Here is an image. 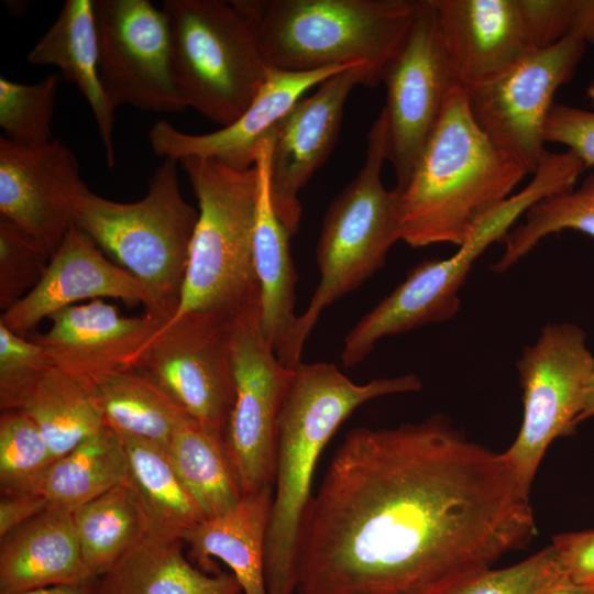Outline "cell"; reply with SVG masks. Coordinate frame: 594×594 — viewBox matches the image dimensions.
<instances>
[{"label": "cell", "instance_id": "obj_38", "mask_svg": "<svg viewBox=\"0 0 594 594\" xmlns=\"http://www.w3.org/2000/svg\"><path fill=\"white\" fill-rule=\"evenodd\" d=\"M50 255L29 234L0 217V308L24 297L42 278Z\"/></svg>", "mask_w": 594, "mask_h": 594}, {"label": "cell", "instance_id": "obj_22", "mask_svg": "<svg viewBox=\"0 0 594 594\" xmlns=\"http://www.w3.org/2000/svg\"><path fill=\"white\" fill-rule=\"evenodd\" d=\"M276 129L262 142L255 168L257 205L254 227V266L260 287V328L275 351L283 353L294 330L297 273L289 249L292 237L271 198L270 166Z\"/></svg>", "mask_w": 594, "mask_h": 594}, {"label": "cell", "instance_id": "obj_24", "mask_svg": "<svg viewBox=\"0 0 594 594\" xmlns=\"http://www.w3.org/2000/svg\"><path fill=\"white\" fill-rule=\"evenodd\" d=\"M183 540L150 525L144 535L96 581V594H239L232 573L194 566Z\"/></svg>", "mask_w": 594, "mask_h": 594}, {"label": "cell", "instance_id": "obj_15", "mask_svg": "<svg viewBox=\"0 0 594 594\" xmlns=\"http://www.w3.org/2000/svg\"><path fill=\"white\" fill-rule=\"evenodd\" d=\"M387 161L396 189L408 183L441 116L450 90L458 85L440 35L431 0H418L416 14L399 50L387 64ZM460 85V84H459Z\"/></svg>", "mask_w": 594, "mask_h": 594}, {"label": "cell", "instance_id": "obj_30", "mask_svg": "<svg viewBox=\"0 0 594 594\" xmlns=\"http://www.w3.org/2000/svg\"><path fill=\"white\" fill-rule=\"evenodd\" d=\"M128 479V458L122 439L108 427L81 441L55 460L40 494L50 507L74 512Z\"/></svg>", "mask_w": 594, "mask_h": 594}, {"label": "cell", "instance_id": "obj_17", "mask_svg": "<svg viewBox=\"0 0 594 594\" xmlns=\"http://www.w3.org/2000/svg\"><path fill=\"white\" fill-rule=\"evenodd\" d=\"M367 87V73L356 64L302 97L276 127L271 155L270 191L274 209L289 232H298L299 193L330 156L339 138L344 105L353 88Z\"/></svg>", "mask_w": 594, "mask_h": 594}, {"label": "cell", "instance_id": "obj_21", "mask_svg": "<svg viewBox=\"0 0 594 594\" xmlns=\"http://www.w3.org/2000/svg\"><path fill=\"white\" fill-rule=\"evenodd\" d=\"M458 82H490L531 52L518 0H431Z\"/></svg>", "mask_w": 594, "mask_h": 594}, {"label": "cell", "instance_id": "obj_34", "mask_svg": "<svg viewBox=\"0 0 594 594\" xmlns=\"http://www.w3.org/2000/svg\"><path fill=\"white\" fill-rule=\"evenodd\" d=\"M56 458L35 424L20 410L0 417V487L2 496L38 493Z\"/></svg>", "mask_w": 594, "mask_h": 594}, {"label": "cell", "instance_id": "obj_4", "mask_svg": "<svg viewBox=\"0 0 594 594\" xmlns=\"http://www.w3.org/2000/svg\"><path fill=\"white\" fill-rule=\"evenodd\" d=\"M178 163L197 198L198 219L180 300L165 323L191 312L234 319L260 304L253 252L256 168L234 169L205 157Z\"/></svg>", "mask_w": 594, "mask_h": 594}, {"label": "cell", "instance_id": "obj_25", "mask_svg": "<svg viewBox=\"0 0 594 594\" xmlns=\"http://www.w3.org/2000/svg\"><path fill=\"white\" fill-rule=\"evenodd\" d=\"M32 65L55 66L74 84L94 113L109 167L116 163L114 109L99 75L98 37L91 0H67L56 20L29 52Z\"/></svg>", "mask_w": 594, "mask_h": 594}, {"label": "cell", "instance_id": "obj_45", "mask_svg": "<svg viewBox=\"0 0 594 594\" xmlns=\"http://www.w3.org/2000/svg\"><path fill=\"white\" fill-rule=\"evenodd\" d=\"M594 416V370L585 386L582 408L578 417L576 424Z\"/></svg>", "mask_w": 594, "mask_h": 594}, {"label": "cell", "instance_id": "obj_16", "mask_svg": "<svg viewBox=\"0 0 594 594\" xmlns=\"http://www.w3.org/2000/svg\"><path fill=\"white\" fill-rule=\"evenodd\" d=\"M88 190L76 155L61 141L23 147L0 138V217L33 238L50 257L75 226Z\"/></svg>", "mask_w": 594, "mask_h": 594}, {"label": "cell", "instance_id": "obj_20", "mask_svg": "<svg viewBox=\"0 0 594 594\" xmlns=\"http://www.w3.org/2000/svg\"><path fill=\"white\" fill-rule=\"evenodd\" d=\"M48 319L50 329L32 340L46 350L55 366L86 380L135 367L163 324L147 312L123 316L102 299L66 307Z\"/></svg>", "mask_w": 594, "mask_h": 594}, {"label": "cell", "instance_id": "obj_8", "mask_svg": "<svg viewBox=\"0 0 594 594\" xmlns=\"http://www.w3.org/2000/svg\"><path fill=\"white\" fill-rule=\"evenodd\" d=\"M177 161L164 158L135 202H118L88 190L75 226L113 263L136 278L151 314L165 323L176 311L188 265L198 210L183 197Z\"/></svg>", "mask_w": 594, "mask_h": 594}, {"label": "cell", "instance_id": "obj_14", "mask_svg": "<svg viewBox=\"0 0 594 594\" xmlns=\"http://www.w3.org/2000/svg\"><path fill=\"white\" fill-rule=\"evenodd\" d=\"M587 43L572 34L531 51L494 80L465 89L474 121L530 174L544 148V127L558 89L573 77Z\"/></svg>", "mask_w": 594, "mask_h": 594}, {"label": "cell", "instance_id": "obj_37", "mask_svg": "<svg viewBox=\"0 0 594 594\" xmlns=\"http://www.w3.org/2000/svg\"><path fill=\"white\" fill-rule=\"evenodd\" d=\"M532 51L572 34L594 46V0H518Z\"/></svg>", "mask_w": 594, "mask_h": 594}, {"label": "cell", "instance_id": "obj_9", "mask_svg": "<svg viewBox=\"0 0 594 594\" xmlns=\"http://www.w3.org/2000/svg\"><path fill=\"white\" fill-rule=\"evenodd\" d=\"M554 191L544 173H536L525 188L486 215L447 258L415 266L389 295L348 332L340 354L344 367L362 363L383 338L447 321L460 310V289L477 258L504 241L512 227L538 201Z\"/></svg>", "mask_w": 594, "mask_h": 594}, {"label": "cell", "instance_id": "obj_29", "mask_svg": "<svg viewBox=\"0 0 594 594\" xmlns=\"http://www.w3.org/2000/svg\"><path fill=\"white\" fill-rule=\"evenodd\" d=\"M166 451L205 520L228 513L243 497L222 435L188 416L176 427Z\"/></svg>", "mask_w": 594, "mask_h": 594}, {"label": "cell", "instance_id": "obj_35", "mask_svg": "<svg viewBox=\"0 0 594 594\" xmlns=\"http://www.w3.org/2000/svg\"><path fill=\"white\" fill-rule=\"evenodd\" d=\"M59 76L51 74L35 84L0 77V127L7 140L23 147L53 141L52 119Z\"/></svg>", "mask_w": 594, "mask_h": 594}, {"label": "cell", "instance_id": "obj_43", "mask_svg": "<svg viewBox=\"0 0 594 594\" xmlns=\"http://www.w3.org/2000/svg\"><path fill=\"white\" fill-rule=\"evenodd\" d=\"M0 594H96V581L81 584H59L23 592Z\"/></svg>", "mask_w": 594, "mask_h": 594}, {"label": "cell", "instance_id": "obj_33", "mask_svg": "<svg viewBox=\"0 0 594 594\" xmlns=\"http://www.w3.org/2000/svg\"><path fill=\"white\" fill-rule=\"evenodd\" d=\"M524 217L505 238L494 272H506L550 234L572 230L594 238V170L573 189L541 199Z\"/></svg>", "mask_w": 594, "mask_h": 594}, {"label": "cell", "instance_id": "obj_32", "mask_svg": "<svg viewBox=\"0 0 594 594\" xmlns=\"http://www.w3.org/2000/svg\"><path fill=\"white\" fill-rule=\"evenodd\" d=\"M121 439L128 458L127 481L138 495L151 525L182 539L186 531L205 518L178 476L167 451L150 442Z\"/></svg>", "mask_w": 594, "mask_h": 594}, {"label": "cell", "instance_id": "obj_23", "mask_svg": "<svg viewBox=\"0 0 594 594\" xmlns=\"http://www.w3.org/2000/svg\"><path fill=\"white\" fill-rule=\"evenodd\" d=\"M96 580L82 558L72 512L48 507L1 540L0 593Z\"/></svg>", "mask_w": 594, "mask_h": 594}, {"label": "cell", "instance_id": "obj_7", "mask_svg": "<svg viewBox=\"0 0 594 594\" xmlns=\"http://www.w3.org/2000/svg\"><path fill=\"white\" fill-rule=\"evenodd\" d=\"M175 80L187 103L221 125L251 105L270 73L261 1L165 0Z\"/></svg>", "mask_w": 594, "mask_h": 594}, {"label": "cell", "instance_id": "obj_46", "mask_svg": "<svg viewBox=\"0 0 594 594\" xmlns=\"http://www.w3.org/2000/svg\"><path fill=\"white\" fill-rule=\"evenodd\" d=\"M588 97L592 100V103L594 105V86L590 87Z\"/></svg>", "mask_w": 594, "mask_h": 594}, {"label": "cell", "instance_id": "obj_18", "mask_svg": "<svg viewBox=\"0 0 594 594\" xmlns=\"http://www.w3.org/2000/svg\"><path fill=\"white\" fill-rule=\"evenodd\" d=\"M353 65L297 73L271 68L251 105L233 123L206 134H188L161 120L148 131L151 147L157 156L177 162L205 157L234 169L251 168L262 142L305 92Z\"/></svg>", "mask_w": 594, "mask_h": 594}, {"label": "cell", "instance_id": "obj_1", "mask_svg": "<svg viewBox=\"0 0 594 594\" xmlns=\"http://www.w3.org/2000/svg\"><path fill=\"white\" fill-rule=\"evenodd\" d=\"M529 491L442 415L354 428L307 509L297 592L418 594L490 569L537 535Z\"/></svg>", "mask_w": 594, "mask_h": 594}, {"label": "cell", "instance_id": "obj_19", "mask_svg": "<svg viewBox=\"0 0 594 594\" xmlns=\"http://www.w3.org/2000/svg\"><path fill=\"white\" fill-rule=\"evenodd\" d=\"M102 298L141 304L146 312L152 306L140 282L113 263L89 235L73 226L51 256L40 282L1 314L0 322L25 337L43 319L66 307Z\"/></svg>", "mask_w": 594, "mask_h": 594}, {"label": "cell", "instance_id": "obj_13", "mask_svg": "<svg viewBox=\"0 0 594 594\" xmlns=\"http://www.w3.org/2000/svg\"><path fill=\"white\" fill-rule=\"evenodd\" d=\"M99 75L116 110L184 111L175 80L168 22L148 0H94Z\"/></svg>", "mask_w": 594, "mask_h": 594}, {"label": "cell", "instance_id": "obj_47", "mask_svg": "<svg viewBox=\"0 0 594 594\" xmlns=\"http://www.w3.org/2000/svg\"><path fill=\"white\" fill-rule=\"evenodd\" d=\"M239 594H243V593L241 592V593H239Z\"/></svg>", "mask_w": 594, "mask_h": 594}, {"label": "cell", "instance_id": "obj_42", "mask_svg": "<svg viewBox=\"0 0 594 594\" xmlns=\"http://www.w3.org/2000/svg\"><path fill=\"white\" fill-rule=\"evenodd\" d=\"M50 507L40 493L2 496L0 502V539Z\"/></svg>", "mask_w": 594, "mask_h": 594}, {"label": "cell", "instance_id": "obj_2", "mask_svg": "<svg viewBox=\"0 0 594 594\" xmlns=\"http://www.w3.org/2000/svg\"><path fill=\"white\" fill-rule=\"evenodd\" d=\"M416 374L356 384L334 364L299 363L278 419L274 498L265 547L268 594L297 591V559L304 519L312 499L317 461L340 425L360 406L382 396L417 392Z\"/></svg>", "mask_w": 594, "mask_h": 594}, {"label": "cell", "instance_id": "obj_27", "mask_svg": "<svg viewBox=\"0 0 594 594\" xmlns=\"http://www.w3.org/2000/svg\"><path fill=\"white\" fill-rule=\"evenodd\" d=\"M88 381L105 426L121 438L167 450L176 427L188 417L138 367L113 370Z\"/></svg>", "mask_w": 594, "mask_h": 594}, {"label": "cell", "instance_id": "obj_39", "mask_svg": "<svg viewBox=\"0 0 594 594\" xmlns=\"http://www.w3.org/2000/svg\"><path fill=\"white\" fill-rule=\"evenodd\" d=\"M55 366L46 350L0 322V406L14 408L21 395L44 372Z\"/></svg>", "mask_w": 594, "mask_h": 594}, {"label": "cell", "instance_id": "obj_5", "mask_svg": "<svg viewBox=\"0 0 594 594\" xmlns=\"http://www.w3.org/2000/svg\"><path fill=\"white\" fill-rule=\"evenodd\" d=\"M418 0L261 1L258 37L270 68L312 72L362 64L367 87L384 70L413 24Z\"/></svg>", "mask_w": 594, "mask_h": 594}, {"label": "cell", "instance_id": "obj_6", "mask_svg": "<svg viewBox=\"0 0 594 594\" xmlns=\"http://www.w3.org/2000/svg\"><path fill=\"white\" fill-rule=\"evenodd\" d=\"M363 166L331 201L316 249L319 283L278 360L294 369L321 314L358 289L386 263L400 240L399 191L388 190L381 172L387 161V120L382 110L367 134Z\"/></svg>", "mask_w": 594, "mask_h": 594}, {"label": "cell", "instance_id": "obj_10", "mask_svg": "<svg viewBox=\"0 0 594 594\" xmlns=\"http://www.w3.org/2000/svg\"><path fill=\"white\" fill-rule=\"evenodd\" d=\"M594 355L585 331L572 322L548 323L517 362L522 388L520 430L503 452L521 484L530 490L541 459L558 437L578 425Z\"/></svg>", "mask_w": 594, "mask_h": 594}, {"label": "cell", "instance_id": "obj_12", "mask_svg": "<svg viewBox=\"0 0 594 594\" xmlns=\"http://www.w3.org/2000/svg\"><path fill=\"white\" fill-rule=\"evenodd\" d=\"M232 322L191 312L164 323L135 366L189 417L222 436L234 402Z\"/></svg>", "mask_w": 594, "mask_h": 594}, {"label": "cell", "instance_id": "obj_41", "mask_svg": "<svg viewBox=\"0 0 594 594\" xmlns=\"http://www.w3.org/2000/svg\"><path fill=\"white\" fill-rule=\"evenodd\" d=\"M551 546L569 580L594 587V530L556 535Z\"/></svg>", "mask_w": 594, "mask_h": 594}, {"label": "cell", "instance_id": "obj_28", "mask_svg": "<svg viewBox=\"0 0 594 594\" xmlns=\"http://www.w3.org/2000/svg\"><path fill=\"white\" fill-rule=\"evenodd\" d=\"M11 410L35 424L56 459L105 427L89 381L57 366L31 384Z\"/></svg>", "mask_w": 594, "mask_h": 594}, {"label": "cell", "instance_id": "obj_31", "mask_svg": "<svg viewBox=\"0 0 594 594\" xmlns=\"http://www.w3.org/2000/svg\"><path fill=\"white\" fill-rule=\"evenodd\" d=\"M82 558L95 579L103 575L151 522L128 481L73 512Z\"/></svg>", "mask_w": 594, "mask_h": 594}, {"label": "cell", "instance_id": "obj_40", "mask_svg": "<svg viewBox=\"0 0 594 594\" xmlns=\"http://www.w3.org/2000/svg\"><path fill=\"white\" fill-rule=\"evenodd\" d=\"M543 139L546 143L564 145L585 168L594 167V110L554 103L546 122Z\"/></svg>", "mask_w": 594, "mask_h": 594}, {"label": "cell", "instance_id": "obj_3", "mask_svg": "<svg viewBox=\"0 0 594 594\" xmlns=\"http://www.w3.org/2000/svg\"><path fill=\"white\" fill-rule=\"evenodd\" d=\"M530 174L480 129L461 85L449 92L439 121L400 195V240L411 248L459 246Z\"/></svg>", "mask_w": 594, "mask_h": 594}, {"label": "cell", "instance_id": "obj_44", "mask_svg": "<svg viewBox=\"0 0 594 594\" xmlns=\"http://www.w3.org/2000/svg\"><path fill=\"white\" fill-rule=\"evenodd\" d=\"M541 594H594V587L578 584L568 578H563Z\"/></svg>", "mask_w": 594, "mask_h": 594}, {"label": "cell", "instance_id": "obj_11", "mask_svg": "<svg viewBox=\"0 0 594 594\" xmlns=\"http://www.w3.org/2000/svg\"><path fill=\"white\" fill-rule=\"evenodd\" d=\"M260 304L233 319L234 402L224 442L244 494L274 485L278 419L293 377L262 334Z\"/></svg>", "mask_w": 594, "mask_h": 594}, {"label": "cell", "instance_id": "obj_36", "mask_svg": "<svg viewBox=\"0 0 594 594\" xmlns=\"http://www.w3.org/2000/svg\"><path fill=\"white\" fill-rule=\"evenodd\" d=\"M563 578L550 544L514 565L482 570L418 594H541Z\"/></svg>", "mask_w": 594, "mask_h": 594}, {"label": "cell", "instance_id": "obj_26", "mask_svg": "<svg viewBox=\"0 0 594 594\" xmlns=\"http://www.w3.org/2000/svg\"><path fill=\"white\" fill-rule=\"evenodd\" d=\"M274 498V485L244 494L228 513L206 519L182 537L207 572L211 559L222 561L243 594H268L265 547Z\"/></svg>", "mask_w": 594, "mask_h": 594}]
</instances>
